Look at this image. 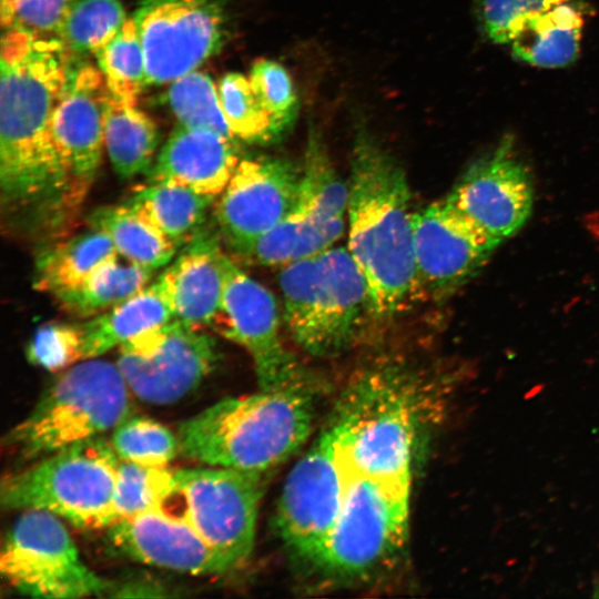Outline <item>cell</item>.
<instances>
[{"label":"cell","instance_id":"cell-3","mask_svg":"<svg viewBox=\"0 0 599 599\" xmlns=\"http://www.w3.org/2000/svg\"><path fill=\"white\" fill-rule=\"evenodd\" d=\"M314 404L306 380L226 397L179 426L180 455L206 466L264 475L309 436Z\"/></svg>","mask_w":599,"mask_h":599},{"label":"cell","instance_id":"cell-30","mask_svg":"<svg viewBox=\"0 0 599 599\" xmlns=\"http://www.w3.org/2000/svg\"><path fill=\"white\" fill-rule=\"evenodd\" d=\"M120 0H78L63 19L55 39L71 61L94 54L126 21Z\"/></svg>","mask_w":599,"mask_h":599},{"label":"cell","instance_id":"cell-20","mask_svg":"<svg viewBox=\"0 0 599 599\" xmlns=\"http://www.w3.org/2000/svg\"><path fill=\"white\" fill-rule=\"evenodd\" d=\"M225 255L215 222L205 224L160 274L176 319L211 327L221 304Z\"/></svg>","mask_w":599,"mask_h":599},{"label":"cell","instance_id":"cell-10","mask_svg":"<svg viewBox=\"0 0 599 599\" xmlns=\"http://www.w3.org/2000/svg\"><path fill=\"white\" fill-rule=\"evenodd\" d=\"M148 83L163 84L196 70L225 44V0H138L133 14Z\"/></svg>","mask_w":599,"mask_h":599},{"label":"cell","instance_id":"cell-8","mask_svg":"<svg viewBox=\"0 0 599 599\" xmlns=\"http://www.w3.org/2000/svg\"><path fill=\"white\" fill-rule=\"evenodd\" d=\"M412 478L349 475L344 501L315 567L339 578L382 568L408 535Z\"/></svg>","mask_w":599,"mask_h":599},{"label":"cell","instance_id":"cell-39","mask_svg":"<svg viewBox=\"0 0 599 599\" xmlns=\"http://www.w3.org/2000/svg\"><path fill=\"white\" fill-rule=\"evenodd\" d=\"M165 589L153 581L132 580L122 585H114L109 597H163L167 596Z\"/></svg>","mask_w":599,"mask_h":599},{"label":"cell","instance_id":"cell-13","mask_svg":"<svg viewBox=\"0 0 599 599\" xmlns=\"http://www.w3.org/2000/svg\"><path fill=\"white\" fill-rule=\"evenodd\" d=\"M219 359L211 334L174 318L121 345L116 365L138 398L166 405L192 393Z\"/></svg>","mask_w":599,"mask_h":599},{"label":"cell","instance_id":"cell-22","mask_svg":"<svg viewBox=\"0 0 599 599\" xmlns=\"http://www.w3.org/2000/svg\"><path fill=\"white\" fill-rule=\"evenodd\" d=\"M589 16L590 7L586 0H560L524 23L508 44L510 52L532 67H567L580 53Z\"/></svg>","mask_w":599,"mask_h":599},{"label":"cell","instance_id":"cell-24","mask_svg":"<svg viewBox=\"0 0 599 599\" xmlns=\"http://www.w3.org/2000/svg\"><path fill=\"white\" fill-rule=\"evenodd\" d=\"M119 256L111 238L90 227L42 248L35 260L33 286L52 295L72 290Z\"/></svg>","mask_w":599,"mask_h":599},{"label":"cell","instance_id":"cell-6","mask_svg":"<svg viewBox=\"0 0 599 599\" xmlns=\"http://www.w3.org/2000/svg\"><path fill=\"white\" fill-rule=\"evenodd\" d=\"M131 393L116 364L83 359L48 387L4 441L29 460L101 437L131 416Z\"/></svg>","mask_w":599,"mask_h":599},{"label":"cell","instance_id":"cell-25","mask_svg":"<svg viewBox=\"0 0 599 599\" xmlns=\"http://www.w3.org/2000/svg\"><path fill=\"white\" fill-rule=\"evenodd\" d=\"M216 197L189 187L149 182L123 203L169 237L185 245L205 224Z\"/></svg>","mask_w":599,"mask_h":599},{"label":"cell","instance_id":"cell-38","mask_svg":"<svg viewBox=\"0 0 599 599\" xmlns=\"http://www.w3.org/2000/svg\"><path fill=\"white\" fill-rule=\"evenodd\" d=\"M560 0H474L483 33L494 43L508 45L537 12Z\"/></svg>","mask_w":599,"mask_h":599},{"label":"cell","instance_id":"cell-33","mask_svg":"<svg viewBox=\"0 0 599 599\" xmlns=\"http://www.w3.org/2000/svg\"><path fill=\"white\" fill-rule=\"evenodd\" d=\"M217 89L224 115L236 140L252 144L277 142L271 118L254 92L250 78L229 72Z\"/></svg>","mask_w":599,"mask_h":599},{"label":"cell","instance_id":"cell-15","mask_svg":"<svg viewBox=\"0 0 599 599\" xmlns=\"http://www.w3.org/2000/svg\"><path fill=\"white\" fill-rule=\"evenodd\" d=\"M301 166L282 156L241 158L214 205L222 242L237 257L294 207Z\"/></svg>","mask_w":599,"mask_h":599},{"label":"cell","instance_id":"cell-17","mask_svg":"<svg viewBox=\"0 0 599 599\" xmlns=\"http://www.w3.org/2000/svg\"><path fill=\"white\" fill-rule=\"evenodd\" d=\"M413 231L420 294L434 300L473 280L497 247L446 197L414 212Z\"/></svg>","mask_w":599,"mask_h":599},{"label":"cell","instance_id":"cell-19","mask_svg":"<svg viewBox=\"0 0 599 599\" xmlns=\"http://www.w3.org/2000/svg\"><path fill=\"white\" fill-rule=\"evenodd\" d=\"M108 97L109 89L99 68L82 60L71 61L53 116V135L83 196H87L102 160Z\"/></svg>","mask_w":599,"mask_h":599},{"label":"cell","instance_id":"cell-34","mask_svg":"<svg viewBox=\"0 0 599 599\" xmlns=\"http://www.w3.org/2000/svg\"><path fill=\"white\" fill-rule=\"evenodd\" d=\"M111 446L120 459L166 467L179 451V439L164 425L130 416L113 429Z\"/></svg>","mask_w":599,"mask_h":599},{"label":"cell","instance_id":"cell-4","mask_svg":"<svg viewBox=\"0 0 599 599\" xmlns=\"http://www.w3.org/2000/svg\"><path fill=\"white\" fill-rule=\"evenodd\" d=\"M278 284L286 327L313 356L345 351L370 315L366 278L347 247L333 245L282 266Z\"/></svg>","mask_w":599,"mask_h":599},{"label":"cell","instance_id":"cell-5","mask_svg":"<svg viewBox=\"0 0 599 599\" xmlns=\"http://www.w3.org/2000/svg\"><path fill=\"white\" fill-rule=\"evenodd\" d=\"M410 373L382 363L362 373L331 424L348 475L412 478L416 437Z\"/></svg>","mask_w":599,"mask_h":599},{"label":"cell","instance_id":"cell-29","mask_svg":"<svg viewBox=\"0 0 599 599\" xmlns=\"http://www.w3.org/2000/svg\"><path fill=\"white\" fill-rule=\"evenodd\" d=\"M94 57L111 94L136 104L139 94L149 83L144 51L133 18H128Z\"/></svg>","mask_w":599,"mask_h":599},{"label":"cell","instance_id":"cell-11","mask_svg":"<svg viewBox=\"0 0 599 599\" xmlns=\"http://www.w3.org/2000/svg\"><path fill=\"white\" fill-rule=\"evenodd\" d=\"M262 476L216 466L175 471L183 515L232 570L245 564L254 548Z\"/></svg>","mask_w":599,"mask_h":599},{"label":"cell","instance_id":"cell-32","mask_svg":"<svg viewBox=\"0 0 599 599\" xmlns=\"http://www.w3.org/2000/svg\"><path fill=\"white\" fill-rule=\"evenodd\" d=\"M175 494V471L166 467L120 459L113 499L114 522L163 507V504Z\"/></svg>","mask_w":599,"mask_h":599},{"label":"cell","instance_id":"cell-2","mask_svg":"<svg viewBox=\"0 0 599 599\" xmlns=\"http://www.w3.org/2000/svg\"><path fill=\"white\" fill-rule=\"evenodd\" d=\"M413 216L403 166L361 125L351 158L347 248L366 278L376 319H392L422 296Z\"/></svg>","mask_w":599,"mask_h":599},{"label":"cell","instance_id":"cell-1","mask_svg":"<svg viewBox=\"0 0 599 599\" xmlns=\"http://www.w3.org/2000/svg\"><path fill=\"white\" fill-rule=\"evenodd\" d=\"M71 59L55 38L2 31L0 186L8 231L53 240L84 201L53 135Z\"/></svg>","mask_w":599,"mask_h":599},{"label":"cell","instance_id":"cell-7","mask_svg":"<svg viewBox=\"0 0 599 599\" xmlns=\"http://www.w3.org/2000/svg\"><path fill=\"white\" fill-rule=\"evenodd\" d=\"M119 461L111 443L101 437L78 443L7 476L1 505L45 510L81 528H109Z\"/></svg>","mask_w":599,"mask_h":599},{"label":"cell","instance_id":"cell-27","mask_svg":"<svg viewBox=\"0 0 599 599\" xmlns=\"http://www.w3.org/2000/svg\"><path fill=\"white\" fill-rule=\"evenodd\" d=\"M91 229L104 232L126 262L150 270L169 264L177 246L125 204L95 209L88 219Z\"/></svg>","mask_w":599,"mask_h":599},{"label":"cell","instance_id":"cell-26","mask_svg":"<svg viewBox=\"0 0 599 599\" xmlns=\"http://www.w3.org/2000/svg\"><path fill=\"white\" fill-rule=\"evenodd\" d=\"M159 139V129L146 113L109 91L104 111V146L119 176L131 179L148 174Z\"/></svg>","mask_w":599,"mask_h":599},{"label":"cell","instance_id":"cell-37","mask_svg":"<svg viewBox=\"0 0 599 599\" xmlns=\"http://www.w3.org/2000/svg\"><path fill=\"white\" fill-rule=\"evenodd\" d=\"M78 0H0L2 31H19L37 38H55Z\"/></svg>","mask_w":599,"mask_h":599},{"label":"cell","instance_id":"cell-36","mask_svg":"<svg viewBox=\"0 0 599 599\" xmlns=\"http://www.w3.org/2000/svg\"><path fill=\"white\" fill-rule=\"evenodd\" d=\"M26 355L31 364L50 372L85 359L81 324L50 322L41 325L30 339Z\"/></svg>","mask_w":599,"mask_h":599},{"label":"cell","instance_id":"cell-12","mask_svg":"<svg viewBox=\"0 0 599 599\" xmlns=\"http://www.w3.org/2000/svg\"><path fill=\"white\" fill-rule=\"evenodd\" d=\"M349 475L331 426L288 473L276 510L285 546L312 565L339 515Z\"/></svg>","mask_w":599,"mask_h":599},{"label":"cell","instance_id":"cell-21","mask_svg":"<svg viewBox=\"0 0 599 599\" xmlns=\"http://www.w3.org/2000/svg\"><path fill=\"white\" fill-rule=\"evenodd\" d=\"M241 156L235 141L219 133L179 125L148 172L149 182H164L217 197Z\"/></svg>","mask_w":599,"mask_h":599},{"label":"cell","instance_id":"cell-18","mask_svg":"<svg viewBox=\"0 0 599 599\" xmlns=\"http://www.w3.org/2000/svg\"><path fill=\"white\" fill-rule=\"evenodd\" d=\"M108 538L126 558L152 567L193 576L232 571L183 514L174 516L163 507L115 521Z\"/></svg>","mask_w":599,"mask_h":599},{"label":"cell","instance_id":"cell-23","mask_svg":"<svg viewBox=\"0 0 599 599\" xmlns=\"http://www.w3.org/2000/svg\"><path fill=\"white\" fill-rule=\"evenodd\" d=\"M174 318L171 301L158 278L122 303L81 324L84 358L100 357Z\"/></svg>","mask_w":599,"mask_h":599},{"label":"cell","instance_id":"cell-35","mask_svg":"<svg viewBox=\"0 0 599 599\" xmlns=\"http://www.w3.org/2000/svg\"><path fill=\"white\" fill-rule=\"evenodd\" d=\"M250 81L271 118L276 141L282 140L293 128L298 112V99L290 73L273 60L260 59L251 68Z\"/></svg>","mask_w":599,"mask_h":599},{"label":"cell","instance_id":"cell-9","mask_svg":"<svg viewBox=\"0 0 599 599\" xmlns=\"http://www.w3.org/2000/svg\"><path fill=\"white\" fill-rule=\"evenodd\" d=\"M60 519L45 510H23L2 544V577L18 592L33 598L109 597L113 583L82 561Z\"/></svg>","mask_w":599,"mask_h":599},{"label":"cell","instance_id":"cell-14","mask_svg":"<svg viewBox=\"0 0 599 599\" xmlns=\"http://www.w3.org/2000/svg\"><path fill=\"white\" fill-rule=\"evenodd\" d=\"M280 326L274 295L225 255L223 293L211 328L248 353L262 389L306 380L282 342Z\"/></svg>","mask_w":599,"mask_h":599},{"label":"cell","instance_id":"cell-31","mask_svg":"<svg viewBox=\"0 0 599 599\" xmlns=\"http://www.w3.org/2000/svg\"><path fill=\"white\" fill-rule=\"evenodd\" d=\"M166 102L179 125L212 131L236 141L224 115L219 89L209 74L194 70L173 80Z\"/></svg>","mask_w":599,"mask_h":599},{"label":"cell","instance_id":"cell-28","mask_svg":"<svg viewBox=\"0 0 599 599\" xmlns=\"http://www.w3.org/2000/svg\"><path fill=\"white\" fill-rule=\"evenodd\" d=\"M154 270L119 258L105 263L79 286L54 295L61 308L77 317L91 318L128 300L148 286Z\"/></svg>","mask_w":599,"mask_h":599},{"label":"cell","instance_id":"cell-16","mask_svg":"<svg viewBox=\"0 0 599 599\" xmlns=\"http://www.w3.org/2000/svg\"><path fill=\"white\" fill-rule=\"evenodd\" d=\"M446 200L496 246L514 235L530 216L534 187L512 139L475 160Z\"/></svg>","mask_w":599,"mask_h":599}]
</instances>
